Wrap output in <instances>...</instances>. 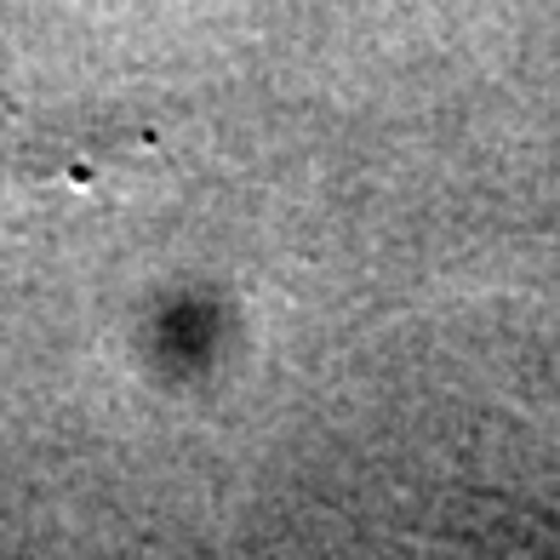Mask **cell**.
<instances>
[{
	"label": "cell",
	"instance_id": "cell-1",
	"mask_svg": "<svg viewBox=\"0 0 560 560\" xmlns=\"http://www.w3.org/2000/svg\"><path fill=\"white\" fill-rule=\"evenodd\" d=\"M74 177H92L86 155H0V200H23Z\"/></svg>",
	"mask_w": 560,
	"mask_h": 560
}]
</instances>
